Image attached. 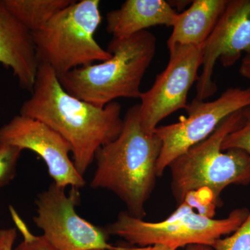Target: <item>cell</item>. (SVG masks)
<instances>
[{
  "label": "cell",
  "instance_id": "cell-4",
  "mask_svg": "<svg viewBox=\"0 0 250 250\" xmlns=\"http://www.w3.org/2000/svg\"><path fill=\"white\" fill-rule=\"evenodd\" d=\"M243 110L225 118L208 138L171 163V189L177 205L188 192L207 190L220 206L225 188L250 183V156L241 149H222L224 139L241 124Z\"/></svg>",
  "mask_w": 250,
  "mask_h": 250
},
{
  "label": "cell",
  "instance_id": "cell-1",
  "mask_svg": "<svg viewBox=\"0 0 250 250\" xmlns=\"http://www.w3.org/2000/svg\"><path fill=\"white\" fill-rule=\"evenodd\" d=\"M121 110L116 101L99 107L72 96L56 72L40 63L31 97L22 104L20 115L43 123L63 138L71 147L77 170L83 176L99 149L121 134Z\"/></svg>",
  "mask_w": 250,
  "mask_h": 250
},
{
  "label": "cell",
  "instance_id": "cell-23",
  "mask_svg": "<svg viewBox=\"0 0 250 250\" xmlns=\"http://www.w3.org/2000/svg\"><path fill=\"white\" fill-rule=\"evenodd\" d=\"M150 247L148 248H140L137 246H116V248L113 250H149Z\"/></svg>",
  "mask_w": 250,
  "mask_h": 250
},
{
  "label": "cell",
  "instance_id": "cell-3",
  "mask_svg": "<svg viewBox=\"0 0 250 250\" xmlns=\"http://www.w3.org/2000/svg\"><path fill=\"white\" fill-rule=\"evenodd\" d=\"M156 50V36L149 31L113 39L107 49L111 58L74 69L58 77L59 82L72 96L99 107L118 98L139 99Z\"/></svg>",
  "mask_w": 250,
  "mask_h": 250
},
{
  "label": "cell",
  "instance_id": "cell-17",
  "mask_svg": "<svg viewBox=\"0 0 250 250\" xmlns=\"http://www.w3.org/2000/svg\"><path fill=\"white\" fill-rule=\"evenodd\" d=\"M9 210L16 229L23 237L22 241L14 250H57L51 246L43 236H36L31 233L27 225L14 207L10 206Z\"/></svg>",
  "mask_w": 250,
  "mask_h": 250
},
{
  "label": "cell",
  "instance_id": "cell-13",
  "mask_svg": "<svg viewBox=\"0 0 250 250\" xmlns=\"http://www.w3.org/2000/svg\"><path fill=\"white\" fill-rule=\"evenodd\" d=\"M177 13L164 0H126L106 15V31L125 39L157 25L172 27Z\"/></svg>",
  "mask_w": 250,
  "mask_h": 250
},
{
  "label": "cell",
  "instance_id": "cell-11",
  "mask_svg": "<svg viewBox=\"0 0 250 250\" xmlns=\"http://www.w3.org/2000/svg\"><path fill=\"white\" fill-rule=\"evenodd\" d=\"M0 144L29 149L45 161L49 175L59 187L81 188L85 180L70 159V144L41 122L18 115L0 127Z\"/></svg>",
  "mask_w": 250,
  "mask_h": 250
},
{
  "label": "cell",
  "instance_id": "cell-24",
  "mask_svg": "<svg viewBox=\"0 0 250 250\" xmlns=\"http://www.w3.org/2000/svg\"><path fill=\"white\" fill-rule=\"evenodd\" d=\"M177 248H172V247L164 246V245H155V246L150 247L149 250H177Z\"/></svg>",
  "mask_w": 250,
  "mask_h": 250
},
{
  "label": "cell",
  "instance_id": "cell-21",
  "mask_svg": "<svg viewBox=\"0 0 250 250\" xmlns=\"http://www.w3.org/2000/svg\"><path fill=\"white\" fill-rule=\"evenodd\" d=\"M239 72L241 76L250 81V54H246L242 60Z\"/></svg>",
  "mask_w": 250,
  "mask_h": 250
},
{
  "label": "cell",
  "instance_id": "cell-14",
  "mask_svg": "<svg viewBox=\"0 0 250 250\" xmlns=\"http://www.w3.org/2000/svg\"><path fill=\"white\" fill-rule=\"evenodd\" d=\"M228 0H194L190 7L177 14L167 48L177 45L201 46L216 25Z\"/></svg>",
  "mask_w": 250,
  "mask_h": 250
},
{
  "label": "cell",
  "instance_id": "cell-20",
  "mask_svg": "<svg viewBox=\"0 0 250 250\" xmlns=\"http://www.w3.org/2000/svg\"><path fill=\"white\" fill-rule=\"evenodd\" d=\"M18 229L12 228L0 229V250H14Z\"/></svg>",
  "mask_w": 250,
  "mask_h": 250
},
{
  "label": "cell",
  "instance_id": "cell-10",
  "mask_svg": "<svg viewBox=\"0 0 250 250\" xmlns=\"http://www.w3.org/2000/svg\"><path fill=\"white\" fill-rule=\"evenodd\" d=\"M250 54V0H228L204 47L202 71L197 82L193 100L205 101L214 95L217 86L213 81L217 61L224 67H231L242 54Z\"/></svg>",
  "mask_w": 250,
  "mask_h": 250
},
{
  "label": "cell",
  "instance_id": "cell-15",
  "mask_svg": "<svg viewBox=\"0 0 250 250\" xmlns=\"http://www.w3.org/2000/svg\"><path fill=\"white\" fill-rule=\"evenodd\" d=\"M5 6L31 33L42 29L75 0H2Z\"/></svg>",
  "mask_w": 250,
  "mask_h": 250
},
{
  "label": "cell",
  "instance_id": "cell-22",
  "mask_svg": "<svg viewBox=\"0 0 250 250\" xmlns=\"http://www.w3.org/2000/svg\"><path fill=\"white\" fill-rule=\"evenodd\" d=\"M184 250H214L211 246L207 245H190L184 248Z\"/></svg>",
  "mask_w": 250,
  "mask_h": 250
},
{
  "label": "cell",
  "instance_id": "cell-16",
  "mask_svg": "<svg viewBox=\"0 0 250 250\" xmlns=\"http://www.w3.org/2000/svg\"><path fill=\"white\" fill-rule=\"evenodd\" d=\"M231 149H241L250 156V106L243 110V118L239 126L224 139L223 151Z\"/></svg>",
  "mask_w": 250,
  "mask_h": 250
},
{
  "label": "cell",
  "instance_id": "cell-6",
  "mask_svg": "<svg viewBox=\"0 0 250 250\" xmlns=\"http://www.w3.org/2000/svg\"><path fill=\"white\" fill-rule=\"evenodd\" d=\"M247 208L233 210L227 218L213 219L199 214L185 202L166 220L147 222L127 211L118 215L106 228L108 233L123 238L130 246L148 248L155 245L177 248L190 245L211 246L222 237L234 232L249 214Z\"/></svg>",
  "mask_w": 250,
  "mask_h": 250
},
{
  "label": "cell",
  "instance_id": "cell-18",
  "mask_svg": "<svg viewBox=\"0 0 250 250\" xmlns=\"http://www.w3.org/2000/svg\"><path fill=\"white\" fill-rule=\"evenodd\" d=\"M211 247L214 250H250V211L231 236L217 240Z\"/></svg>",
  "mask_w": 250,
  "mask_h": 250
},
{
  "label": "cell",
  "instance_id": "cell-7",
  "mask_svg": "<svg viewBox=\"0 0 250 250\" xmlns=\"http://www.w3.org/2000/svg\"><path fill=\"white\" fill-rule=\"evenodd\" d=\"M65 190L53 183L36 199L34 222L43 231L46 241L57 250L115 249L116 246L108 243L106 228L93 225L77 213L80 189L72 187L68 195Z\"/></svg>",
  "mask_w": 250,
  "mask_h": 250
},
{
  "label": "cell",
  "instance_id": "cell-2",
  "mask_svg": "<svg viewBox=\"0 0 250 250\" xmlns=\"http://www.w3.org/2000/svg\"><path fill=\"white\" fill-rule=\"evenodd\" d=\"M123 121L119 136L95 155L97 167L90 187L113 192L129 214L143 219L146 202L155 187L161 142L155 134L143 129L139 104L128 109Z\"/></svg>",
  "mask_w": 250,
  "mask_h": 250
},
{
  "label": "cell",
  "instance_id": "cell-12",
  "mask_svg": "<svg viewBox=\"0 0 250 250\" xmlns=\"http://www.w3.org/2000/svg\"><path fill=\"white\" fill-rule=\"evenodd\" d=\"M0 63L12 70L20 86L31 92L39 62L30 31L0 1Z\"/></svg>",
  "mask_w": 250,
  "mask_h": 250
},
{
  "label": "cell",
  "instance_id": "cell-9",
  "mask_svg": "<svg viewBox=\"0 0 250 250\" xmlns=\"http://www.w3.org/2000/svg\"><path fill=\"white\" fill-rule=\"evenodd\" d=\"M204 47L177 45L168 49L167 66L156 76L151 88L142 92L139 98L140 121L148 134H154L159 123L166 117L187 108L188 95L199 79Z\"/></svg>",
  "mask_w": 250,
  "mask_h": 250
},
{
  "label": "cell",
  "instance_id": "cell-19",
  "mask_svg": "<svg viewBox=\"0 0 250 250\" xmlns=\"http://www.w3.org/2000/svg\"><path fill=\"white\" fill-rule=\"evenodd\" d=\"M22 149L16 146L0 144V188L9 184L16 174V167Z\"/></svg>",
  "mask_w": 250,
  "mask_h": 250
},
{
  "label": "cell",
  "instance_id": "cell-8",
  "mask_svg": "<svg viewBox=\"0 0 250 250\" xmlns=\"http://www.w3.org/2000/svg\"><path fill=\"white\" fill-rule=\"evenodd\" d=\"M248 106L250 88H230L213 101L192 100L185 108L188 117L173 124L158 126L154 134L160 139L161 149L157 177L163 176L174 159L208 138L225 118Z\"/></svg>",
  "mask_w": 250,
  "mask_h": 250
},
{
  "label": "cell",
  "instance_id": "cell-5",
  "mask_svg": "<svg viewBox=\"0 0 250 250\" xmlns=\"http://www.w3.org/2000/svg\"><path fill=\"white\" fill-rule=\"evenodd\" d=\"M100 4L99 0H75L42 29L31 33L39 64L49 65L60 77L111 58L95 39L103 19Z\"/></svg>",
  "mask_w": 250,
  "mask_h": 250
}]
</instances>
